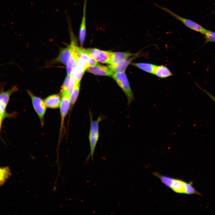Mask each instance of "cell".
I'll list each match as a JSON object with an SVG mask.
<instances>
[{"label": "cell", "instance_id": "obj_1", "mask_svg": "<svg viewBox=\"0 0 215 215\" xmlns=\"http://www.w3.org/2000/svg\"><path fill=\"white\" fill-rule=\"evenodd\" d=\"M153 174L158 177L165 185L171 188L175 193L202 196L193 186L192 182L188 183L181 179L162 175L157 172L153 173Z\"/></svg>", "mask_w": 215, "mask_h": 215}, {"label": "cell", "instance_id": "obj_2", "mask_svg": "<svg viewBox=\"0 0 215 215\" xmlns=\"http://www.w3.org/2000/svg\"><path fill=\"white\" fill-rule=\"evenodd\" d=\"M89 114L90 125L88 139L90 145V152L86 161L87 159L89 160L90 156L91 159L93 161L94 150L99 136V123L102 121L104 117L100 115L96 120H93V113L90 110H89Z\"/></svg>", "mask_w": 215, "mask_h": 215}, {"label": "cell", "instance_id": "obj_3", "mask_svg": "<svg viewBox=\"0 0 215 215\" xmlns=\"http://www.w3.org/2000/svg\"><path fill=\"white\" fill-rule=\"evenodd\" d=\"M127 96L129 106L134 100V94L125 72H115L112 76Z\"/></svg>", "mask_w": 215, "mask_h": 215}, {"label": "cell", "instance_id": "obj_4", "mask_svg": "<svg viewBox=\"0 0 215 215\" xmlns=\"http://www.w3.org/2000/svg\"><path fill=\"white\" fill-rule=\"evenodd\" d=\"M79 50L97 62L108 64L110 59V51H103L94 48L79 47Z\"/></svg>", "mask_w": 215, "mask_h": 215}, {"label": "cell", "instance_id": "obj_5", "mask_svg": "<svg viewBox=\"0 0 215 215\" xmlns=\"http://www.w3.org/2000/svg\"><path fill=\"white\" fill-rule=\"evenodd\" d=\"M154 4L157 7L175 18L188 28L195 31L199 32L202 34L204 33L205 29L198 24L189 19L182 17L173 13L166 7L159 6L156 3H155Z\"/></svg>", "mask_w": 215, "mask_h": 215}, {"label": "cell", "instance_id": "obj_6", "mask_svg": "<svg viewBox=\"0 0 215 215\" xmlns=\"http://www.w3.org/2000/svg\"><path fill=\"white\" fill-rule=\"evenodd\" d=\"M27 91L31 99L33 108L39 117L41 125L43 126L47 108L44 100L34 95L30 90H27Z\"/></svg>", "mask_w": 215, "mask_h": 215}, {"label": "cell", "instance_id": "obj_7", "mask_svg": "<svg viewBox=\"0 0 215 215\" xmlns=\"http://www.w3.org/2000/svg\"><path fill=\"white\" fill-rule=\"evenodd\" d=\"M61 96L59 106L61 119L60 135L62 130L65 117L70 107V97L67 93Z\"/></svg>", "mask_w": 215, "mask_h": 215}, {"label": "cell", "instance_id": "obj_8", "mask_svg": "<svg viewBox=\"0 0 215 215\" xmlns=\"http://www.w3.org/2000/svg\"><path fill=\"white\" fill-rule=\"evenodd\" d=\"M87 72L97 75L112 76L114 73L108 66H106L99 64L89 67L87 69Z\"/></svg>", "mask_w": 215, "mask_h": 215}, {"label": "cell", "instance_id": "obj_9", "mask_svg": "<svg viewBox=\"0 0 215 215\" xmlns=\"http://www.w3.org/2000/svg\"><path fill=\"white\" fill-rule=\"evenodd\" d=\"M136 53L130 52H111L110 59L108 65L115 66L126 59L133 56Z\"/></svg>", "mask_w": 215, "mask_h": 215}, {"label": "cell", "instance_id": "obj_10", "mask_svg": "<svg viewBox=\"0 0 215 215\" xmlns=\"http://www.w3.org/2000/svg\"><path fill=\"white\" fill-rule=\"evenodd\" d=\"M142 55L141 52H139L131 57L124 60L116 65L111 66L108 65V66L114 73L125 72L127 67L130 64L131 62L137 58L142 56Z\"/></svg>", "mask_w": 215, "mask_h": 215}, {"label": "cell", "instance_id": "obj_11", "mask_svg": "<svg viewBox=\"0 0 215 215\" xmlns=\"http://www.w3.org/2000/svg\"><path fill=\"white\" fill-rule=\"evenodd\" d=\"M88 67L83 61L79 57L76 67L71 75V78L80 81L84 72Z\"/></svg>", "mask_w": 215, "mask_h": 215}, {"label": "cell", "instance_id": "obj_12", "mask_svg": "<svg viewBox=\"0 0 215 215\" xmlns=\"http://www.w3.org/2000/svg\"><path fill=\"white\" fill-rule=\"evenodd\" d=\"M5 84V83L3 82L0 84V103L7 106L10 96L19 90L16 86H14L11 89H9L7 91H4V86Z\"/></svg>", "mask_w": 215, "mask_h": 215}, {"label": "cell", "instance_id": "obj_13", "mask_svg": "<svg viewBox=\"0 0 215 215\" xmlns=\"http://www.w3.org/2000/svg\"><path fill=\"white\" fill-rule=\"evenodd\" d=\"M87 0H84L83 16L79 30V39L80 45L82 46L85 38L86 33V12Z\"/></svg>", "mask_w": 215, "mask_h": 215}, {"label": "cell", "instance_id": "obj_14", "mask_svg": "<svg viewBox=\"0 0 215 215\" xmlns=\"http://www.w3.org/2000/svg\"><path fill=\"white\" fill-rule=\"evenodd\" d=\"M44 100L47 107L56 109L59 107L61 99L59 94H55L48 96Z\"/></svg>", "mask_w": 215, "mask_h": 215}, {"label": "cell", "instance_id": "obj_15", "mask_svg": "<svg viewBox=\"0 0 215 215\" xmlns=\"http://www.w3.org/2000/svg\"><path fill=\"white\" fill-rule=\"evenodd\" d=\"M153 74L162 79L169 77L173 75L169 69L163 65H157Z\"/></svg>", "mask_w": 215, "mask_h": 215}, {"label": "cell", "instance_id": "obj_16", "mask_svg": "<svg viewBox=\"0 0 215 215\" xmlns=\"http://www.w3.org/2000/svg\"><path fill=\"white\" fill-rule=\"evenodd\" d=\"M130 64L148 73L154 74L156 65L148 63H131Z\"/></svg>", "mask_w": 215, "mask_h": 215}, {"label": "cell", "instance_id": "obj_17", "mask_svg": "<svg viewBox=\"0 0 215 215\" xmlns=\"http://www.w3.org/2000/svg\"><path fill=\"white\" fill-rule=\"evenodd\" d=\"M77 50L79 57L83 61L88 67L99 64L93 59L86 54L81 51L79 50V47H77Z\"/></svg>", "mask_w": 215, "mask_h": 215}, {"label": "cell", "instance_id": "obj_18", "mask_svg": "<svg viewBox=\"0 0 215 215\" xmlns=\"http://www.w3.org/2000/svg\"><path fill=\"white\" fill-rule=\"evenodd\" d=\"M11 175V172L8 167H0V186L4 183Z\"/></svg>", "mask_w": 215, "mask_h": 215}, {"label": "cell", "instance_id": "obj_19", "mask_svg": "<svg viewBox=\"0 0 215 215\" xmlns=\"http://www.w3.org/2000/svg\"><path fill=\"white\" fill-rule=\"evenodd\" d=\"M80 85V82H79L76 84L73 93L70 96L71 108L74 105L77 99L79 92Z\"/></svg>", "mask_w": 215, "mask_h": 215}, {"label": "cell", "instance_id": "obj_20", "mask_svg": "<svg viewBox=\"0 0 215 215\" xmlns=\"http://www.w3.org/2000/svg\"><path fill=\"white\" fill-rule=\"evenodd\" d=\"M203 34L205 36L206 43L210 42H215V32L205 29Z\"/></svg>", "mask_w": 215, "mask_h": 215}, {"label": "cell", "instance_id": "obj_21", "mask_svg": "<svg viewBox=\"0 0 215 215\" xmlns=\"http://www.w3.org/2000/svg\"><path fill=\"white\" fill-rule=\"evenodd\" d=\"M70 76V75H67L65 79L60 91L61 96L67 93Z\"/></svg>", "mask_w": 215, "mask_h": 215}, {"label": "cell", "instance_id": "obj_22", "mask_svg": "<svg viewBox=\"0 0 215 215\" xmlns=\"http://www.w3.org/2000/svg\"><path fill=\"white\" fill-rule=\"evenodd\" d=\"M80 82V81L76 80L70 78L67 93L69 95L71 96L76 84Z\"/></svg>", "mask_w": 215, "mask_h": 215}, {"label": "cell", "instance_id": "obj_23", "mask_svg": "<svg viewBox=\"0 0 215 215\" xmlns=\"http://www.w3.org/2000/svg\"><path fill=\"white\" fill-rule=\"evenodd\" d=\"M196 84L197 85L198 87L201 90L204 92H205L206 94L215 102V97L213 95H212L211 93H210L208 92L206 90L201 88L197 84Z\"/></svg>", "mask_w": 215, "mask_h": 215}, {"label": "cell", "instance_id": "obj_24", "mask_svg": "<svg viewBox=\"0 0 215 215\" xmlns=\"http://www.w3.org/2000/svg\"><path fill=\"white\" fill-rule=\"evenodd\" d=\"M1 123H0V128H1Z\"/></svg>", "mask_w": 215, "mask_h": 215}]
</instances>
